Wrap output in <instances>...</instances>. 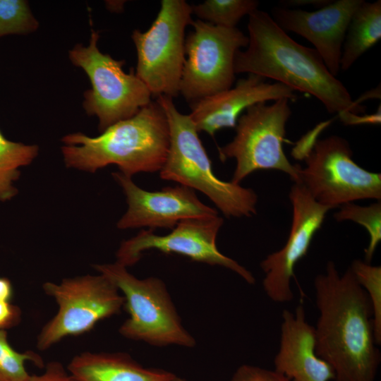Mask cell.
Segmentation results:
<instances>
[{
  "label": "cell",
  "instance_id": "10",
  "mask_svg": "<svg viewBox=\"0 0 381 381\" xmlns=\"http://www.w3.org/2000/svg\"><path fill=\"white\" fill-rule=\"evenodd\" d=\"M42 289L54 298L59 308L37 336L36 346L41 351L66 337L89 332L99 321L118 314L124 306L123 296L102 274L67 278L59 284L47 282Z\"/></svg>",
  "mask_w": 381,
  "mask_h": 381
},
{
  "label": "cell",
  "instance_id": "27",
  "mask_svg": "<svg viewBox=\"0 0 381 381\" xmlns=\"http://www.w3.org/2000/svg\"><path fill=\"white\" fill-rule=\"evenodd\" d=\"M28 381H79L57 361L49 362L40 375H30Z\"/></svg>",
  "mask_w": 381,
  "mask_h": 381
},
{
  "label": "cell",
  "instance_id": "19",
  "mask_svg": "<svg viewBox=\"0 0 381 381\" xmlns=\"http://www.w3.org/2000/svg\"><path fill=\"white\" fill-rule=\"evenodd\" d=\"M381 38V1H363L349 23L340 61V69L348 70Z\"/></svg>",
  "mask_w": 381,
  "mask_h": 381
},
{
  "label": "cell",
  "instance_id": "24",
  "mask_svg": "<svg viewBox=\"0 0 381 381\" xmlns=\"http://www.w3.org/2000/svg\"><path fill=\"white\" fill-rule=\"evenodd\" d=\"M359 285L365 290L373 310L376 340L381 344V267L355 260L349 267Z\"/></svg>",
  "mask_w": 381,
  "mask_h": 381
},
{
  "label": "cell",
  "instance_id": "29",
  "mask_svg": "<svg viewBox=\"0 0 381 381\" xmlns=\"http://www.w3.org/2000/svg\"><path fill=\"white\" fill-rule=\"evenodd\" d=\"M12 294L13 289L9 279L0 277V300L9 301Z\"/></svg>",
  "mask_w": 381,
  "mask_h": 381
},
{
  "label": "cell",
  "instance_id": "9",
  "mask_svg": "<svg viewBox=\"0 0 381 381\" xmlns=\"http://www.w3.org/2000/svg\"><path fill=\"white\" fill-rule=\"evenodd\" d=\"M349 142L338 135L317 140L306 154L301 184L313 198L330 210L362 199H381V174L352 159Z\"/></svg>",
  "mask_w": 381,
  "mask_h": 381
},
{
  "label": "cell",
  "instance_id": "12",
  "mask_svg": "<svg viewBox=\"0 0 381 381\" xmlns=\"http://www.w3.org/2000/svg\"><path fill=\"white\" fill-rule=\"evenodd\" d=\"M224 219L219 215L192 218L178 223L166 235H157L153 230H142L133 238L121 242L116 252L117 262L128 267L137 263L145 250L155 249L162 253H176L193 261L227 268L253 284V274L236 260L222 254L216 239Z\"/></svg>",
  "mask_w": 381,
  "mask_h": 381
},
{
  "label": "cell",
  "instance_id": "21",
  "mask_svg": "<svg viewBox=\"0 0 381 381\" xmlns=\"http://www.w3.org/2000/svg\"><path fill=\"white\" fill-rule=\"evenodd\" d=\"M259 4L256 0H206L191 8L198 20L233 28L243 17L258 9Z\"/></svg>",
  "mask_w": 381,
  "mask_h": 381
},
{
  "label": "cell",
  "instance_id": "26",
  "mask_svg": "<svg viewBox=\"0 0 381 381\" xmlns=\"http://www.w3.org/2000/svg\"><path fill=\"white\" fill-rule=\"evenodd\" d=\"M230 381H291L283 374L256 365H242L232 375Z\"/></svg>",
  "mask_w": 381,
  "mask_h": 381
},
{
  "label": "cell",
  "instance_id": "1",
  "mask_svg": "<svg viewBox=\"0 0 381 381\" xmlns=\"http://www.w3.org/2000/svg\"><path fill=\"white\" fill-rule=\"evenodd\" d=\"M314 289L317 354L332 367L335 381H375L381 354L365 290L350 268L340 274L332 261L315 277Z\"/></svg>",
  "mask_w": 381,
  "mask_h": 381
},
{
  "label": "cell",
  "instance_id": "8",
  "mask_svg": "<svg viewBox=\"0 0 381 381\" xmlns=\"http://www.w3.org/2000/svg\"><path fill=\"white\" fill-rule=\"evenodd\" d=\"M185 0H162L159 13L145 32L133 31L137 51L135 75L152 97L174 98L179 95L185 61V30L193 20Z\"/></svg>",
  "mask_w": 381,
  "mask_h": 381
},
{
  "label": "cell",
  "instance_id": "31",
  "mask_svg": "<svg viewBox=\"0 0 381 381\" xmlns=\"http://www.w3.org/2000/svg\"><path fill=\"white\" fill-rule=\"evenodd\" d=\"M171 381H186L185 380L181 378V377H179L177 376H175L174 377V379L171 380Z\"/></svg>",
  "mask_w": 381,
  "mask_h": 381
},
{
  "label": "cell",
  "instance_id": "14",
  "mask_svg": "<svg viewBox=\"0 0 381 381\" xmlns=\"http://www.w3.org/2000/svg\"><path fill=\"white\" fill-rule=\"evenodd\" d=\"M112 176L122 188L128 204L126 213L117 222L119 229L140 227L172 229L185 219L218 215L216 209L202 202L195 191L188 187L176 186L147 191L120 171L113 172Z\"/></svg>",
  "mask_w": 381,
  "mask_h": 381
},
{
  "label": "cell",
  "instance_id": "28",
  "mask_svg": "<svg viewBox=\"0 0 381 381\" xmlns=\"http://www.w3.org/2000/svg\"><path fill=\"white\" fill-rule=\"evenodd\" d=\"M20 320V308L9 301L0 300V329L14 327Z\"/></svg>",
  "mask_w": 381,
  "mask_h": 381
},
{
  "label": "cell",
  "instance_id": "23",
  "mask_svg": "<svg viewBox=\"0 0 381 381\" xmlns=\"http://www.w3.org/2000/svg\"><path fill=\"white\" fill-rule=\"evenodd\" d=\"M32 362L43 367L42 358L32 351L18 352L10 345L5 329H0V381H28L30 375L25 363Z\"/></svg>",
  "mask_w": 381,
  "mask_h": 381
},
{
  "label": "cell",
  "instance_id": "22",
  "mask_svg": "<svg viewBox=\"0 0 381 381\" xmlns=\"http://www.w3.org/2000/svg\"><path fill=\"white\" fill-rule=\"evenodd\" d=\"M338 222L353 221L363 226L368 231L370 241L365 249V262L370 263L375 249L381 241V202H374L368 206H361L348 202L339 207L334 214Z\"/></svg>",
  "mask_w": 381,
  "mask_h": 381
},
{
  "label": "cell",
  "instance_id": "6",
  "mask_svg": "<svg viewBox=\"0 0 381 381\" xmlns=\"http://www.w3.org/2000/svg\"><path fill=\"white\" fill-rule=\"evenodd\" d=\"M291 114L289 99L281 98L272 104L256 103L239 116L233 140L218 150L222 161L236 160L231 182L239 184L257 170L274 169L289 175L294 183H301V167L291 164L283 149Z\"/></svg>",
  "mask_w": 381,
  "mask_h": 381
},
{
  "label": "cell",
  "instance_id": "11",
  "mask_svg": "<svg viewBox=\"0 0 381 381\" xmlns=\"http://www.w3.org/2000/svg\"><path fill=\"white\" fill-rule=\"evenodd\" d=\"M185 39V61L179 94L190 104L232 87L234 59L248 37L237 28H224L196 20Z\"/></svg>",
  "mask_w": 381,
  "mask_h": 381
},
{
  "label": "cell",
  "instance_id": "13",
  "mask_svg": "<svg viewBox=\"0 0 381 381\" xmlns=\"http://www.w3.org/2000/svg\"><path fill=\"white\" fill-rule=\"evenodd\" d=\"M289 197L292 205V221L287 241L280 250L269 254L260 262L265 273L263 289L276 303L293 299L291 281L295 266L306 255L313 236L330 210L316 202L301 183L292 186Z\"/></svg>",
  "mask_w": 381,
  "mask_h": 381
},
{
  "label": "cell",
  "instance_id": "15",
  "mask_svg": "<svg viewBox=\"0 0 381 381\" xmlns=\"http://www.w3.org/2000/svg\"><path fill=\"white\" fill-rule=\"evenodd\" d=\"M363 1H331L315 11L277 7L272 9V18L284 31L294 32L311 42L329 71L337 77L349 23Z\"/></svg>",
  "mask_w": 381,
  "mask_h": 381
},
{
  "label": "cell",
  "instance_id": "4",
  "mask_svg": "<svg viewBox=\"0 0 381 381\" xmlns=\"http://www.w3.org/2000/svg\"><path fill=\"white\" fill-rule=\"evenodd\" d=\"M156 100L166 114L169 128V146L159 171L160 178L202 193L227 217L256 214L258 195L253 189L216 176L189 116L179 112L170 97L162 95Z\"/></svg>",
  "mask_w": 381,
  "mask_h": 381
},
{
  "label": "cell",
  "instance_id": "3",
  "mask_svg": "<svg viewBox=\"0 0 381 381\" xmlns=\"http://www.w3.org/2000/svg\"><path fill=\"white\" fill-rule=\"evenodd\" d=\"M61 140L67 167L94 173L116 164L120 172L132 177L138 173L160 171L169 150V128L162 107L155 100L97 137L74 133Z\"/></svg>",
  "mask_w": 381,
  "mask_h": 381
},
{
  "label": "cell",
  "instance_id": "18",
  "mask_svg": "<svg viewBox=\"0 0 381 381\" xmlns=\"http://www.w3.org/2000/svg\"><path fill=\"white\" fill-rule=\"evenodd\" d=\"M67 370L79 381H171L176 376L145 368L123 353L83 352L71 359Z\"/></svg>",
  "mask_w": 381,
  "mask_h": 381
},
{
  "label": "cell",
  "instance_id": "16",
  "mask_svg": "<svg viewBox=\"0 0 381 381\" xmlns=\"http://www.w3.org/2000/svg\"><path fill=\"white\" fill-rule=\"evenodd\" d=\"M289 87L250 74L239 79L234 87L205 97L190 104L188 115L195 129L211 136L222 128H235L241 112L259 102L276 101L281 98L296 99Z\"/></svg>",
  "mask_w": 381,
  "mask_h": 381
},
{
  "label": "cell",
  "instance_id": "7",
  "mask_svg": "<svg viewBox=\"0 0 381 381\" xmlns=\"http://www.w3.org/2000/svg\"><path fill=\"white\" fill-rule=\"evenodd\" d=\"M99 33L92 30L89 45L76 44L70 50L69 58L90 78L92 88L84 94L83 107L88 115L98 118L102 133L133 117L152 100L149 89L133 71L124 72V60H116L99 50Z\"/></svg>",
  "mask_w": 381,
  "mask_h": 381
},
{
  "label": "cell",
  "instance_id": "17",
  "mask_svg": "<svg viewBox=\"0 0 381 381\" xmlns=\"http://www.w3.org/2000/svg\"><path fill=\"white\" fill-rule=\"evenodd\" d=\"M314 327L306 320L302 305L292 313L284 310L280 328L274 370L291 381H331L335 374L332 367L318 356Z\"/></svg>",
  "mask_w": 381,
  "mask_h": 381
},
{
  "label": "cell",
  "instance_id": "20",
  "mask_svg": "<svg viewBox=\"0 0 381 381\" xmlns=\"http://www.w3.org/2000/svg\"><path fill=\"white\" fill-rule=\"evenodd\" d=\"M38 151L36 145L11 141L0 131V201L9 200L17 194L13 183L20 176L19 169L30 164Z\"/></svg>",
  "mask_w": 381,
  "mask_h": 381
},
{
  "label": "cell",
  "instance_id": "25",
  "mask_svg": "<svg viewBox=\"0 0 381 381\" xmlns=\"http://www.w3.org/2000/svg\"><path fill=\"white\" fill-rule=\"evenodd\" d=\"M38 23L28 4L22 0H0V37L35 31Z\"/></svg>",
  "mask_w": 381,
  "mask_h": 381
},
{
  "label": "cell",
  "instance_id": "2",
  "mask_svg": "<svg viewBox=\"0 0 381 381\" xmlns=\"http://www.w3.org/2000/svg\"><path fill=\"white\" fill-rule=\"evenodd\" d=\"M248 44L237 52L235 73L271 78L293 90L313 95L329 113H337L348 125L351 116L365 107L353 101L342 83L326 67L318 52L291 38L267 12L257 9L248 15Z\"/></svg>",
  "mask_w": 381,
  "mask_h": 381
},
{
  "label": "cell",
  "instance_id": "5",
  "mask_svg": "<svg viewBox=\"0 0 381 381\" xmlns=\"http://www.w3.org/2000/svg\"><path fill=\"white\" fill-rule=\"evenodd\" d=\"M93 267L122 292L130 317L119 333L126 338L163 346L171 344L192 347L194 338L183 327L164 282L154 277L139 279L126 267L116 262L95 264Z\"/></svg>",
  "mask_w": 381,
  "mask_h": 381
},
{
  "label": "cell",
  "instance_id": "30",
  "mask_svg": "<svg viewBox=\"0 0 381 381\" xmlns=\"http://www.w3.org/2000/svg\"><path fill=\"white\" fill-rule=\"evenodd\" d=\"M332 1H327V0H291V1H286L287 3L286 4L289 6H301V5H315L316 6H321L323 7L328 4H329Z\"/></svg>",
  "mask_w": 381,
  "mask_h": 381
}]
</instances>
